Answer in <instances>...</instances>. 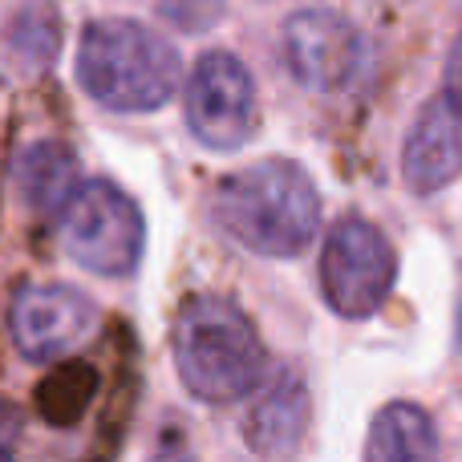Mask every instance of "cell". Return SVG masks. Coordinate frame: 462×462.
Segmentation results:
<instances>
[{
  "label": "cell",
  "mask_w": 462,
  "mask_h": 462,
  "mask_svg": "<svg viewBox=\"0 0 462 462\" xmlns=\"http://www.w3.org/2000/svg\"><path fill=\"white\" fill-rule=\"evenodd\" d=\"M216 224L255 255H300L320 224V195L309 171L288 159H260L227 175L211 195Z\"/></svg>",
  "instance_id": "obj_1"
},
{
  "label": "cell",
  "mask_w": 462,
  "mask_h": 462,
  "mask_svg": "<svg viewBox=\"0 0 462 462\" xmlns=\"http://www.w3.org/2000/svg\"><path fill=\"white\" fill-rule=\"evenodd\" d=\"M175 365L183 385L208 406L239 402L260 385L268 353L247 320V312L227 296H191L175 320Z\"/></svg>",
  "instance_id": "obj_2"
},
{
  "label": "cell",
  "mask_w": 462,
  "mask_h": 462,
  "mask_svg": "<svg viewBox=\"0 0 462 462\" xmlns=\"http://www.w3.org/2000/svg\"><path fill=\"white\" fill-rule=\"evenodd\" d=\"M78 81L106 110L146 114L175 97L183 65L175 49L146 24L126 16H102L81 32Z\"/></svg>",
  "instance_id": "obj_3"
},
{
  "label": "cell",
  "mask_w": 462,
  "mask_h": 462,
  "mask_svg": "<svg viewBox=\"0 0 462 462\" xmlns=\"http://www.w3.org/2000/svg\"><path fill=\"white\" fill-rule=\"evenodd\" d=\"M57 224H61L65 252L97 276H130L143 260L146 219L138 203L110 179L81 183Z\"/></svg>",
  "instance_id": "obj_4"
},
{
  "label": "cell",
  "mask_w": 462,
  "mask_h": 462,
  "mask_svg": "<svg viewBox=\"0 0 462 462\" xmlns=\"http://www.w3.org/2000/svg\"><path fill=\"white\" fill-rule=\"evenodd\" d=\"M398 280V255L369 219H341L320 252V288L333 312L349 320L374 317Z\"/></svg>",
  "instance_id": "obj_5"
},
{
  "label": "cell",
  "mask_w": 462,
  "mask_h": 462,
  "mask_svg": "<svg viewBox=\"0 0 462 462\" xmlns=\"http://www.w3.org/2000/svg\"><path fill=\"white\" fill-rule=\"evenodd\" d=\"M187 126L208 151H239L255 130V86L236 53L211 49L187 78Z\"/></svg>",
  "instance_id": "obj_6"
},
{
  "label": "cell",
  "mask_w": 462,
  "mask_h": 462,
  "mask_svg": "<svg viewBox=\"0 0 462 462\" xmlns=\"http://www.w3.org/2000/svg\"><path fill=\"white\" fill-rule=\"evenodd\" d=\"M284 65L304 89L312 94H341L365 73L369 49L365 37L328 8H304L284 21L280 32Z\"/></svg>",
  "instance_id": "obj_7"
},
{
  "label": "cell",
  "mask_w": 462,
  "mask_h": 462,
  "mask_svg": "<svg viewBox=\"0 0 462 462\" xmlns=\"http://www.w3.org/2000/svg\"><path fill=\"white\" fill-rule=\"evenodd\" d=\"M8 325H13L16 349L29 361L45 365V361L69 357L73 349L89 341L97 312L86 300V292L69 284H29L16 292Z\"/></svg>",
  "instance_id": "obj_8"
},
{
  "label": "cell",
  "mask_w": 462,
  "mask_h": 462,
  "mask_svg": "<svg viewBox=\"0 0 462 462\" xmlns=\"http://www.w3.org/2000/svg\"><path fill=\"white\" fill-rule=\"evenodd\" d=\"M462 171V114L450 97H434L418 114L402 151V175L414 195H434Z\"/></svg>",
  "instance_id": "obj_9"
},
{
  "label": "cell",
  "mask_w": 462,
  "mask_h": 462,
  "mask_svg": "<svg viewBox=\"0 0 462 462\" xmlns=\"http://www.w3.org/2000/svg\"><path fill=\"white\" fill-rule=\"evenodd\" d=\"M78 154L65 143H53V138H41V143L24 146L16 154V191L24 195L37 216H61L65 203L78 195L81 175H78Z\"/></svg>",
  "instance_id": "obj_10"
},
{
  "label": "cell",
  "mask_w": 462,
  "mask_h": 462,
  "mask_svg": "<svg viewBox=\"0 0 462 462\" xmlns=\"http://www.w3.org/2000/svg\"><path fill=\"white\" fill-rule=\"evenodd\" d=\"M309 390L296 374H280L247 414V447L255 455H292L309 430Z\"/></svg>",
  "instance_id": "obj_11"
},
{
  "label": "cell",
  "mask_w": 462,
  "mask_h": 462,
  "mask_svg": "<svg viewBox=\"0 0 462 462\" xmlns=\"http://www.w3.org/2000/svg\"><path fill=\"white\" fill-rule=\"evenodd\" d=\"M434 455H439V434H434V422L422 406H414V402H390L374 418L365 458L406 462V458H434Z\"/></svg>",
  "instance_id": "obj_12"
},
{
  "label": "cell",
  "mask_w": 462,
  "mask_h": 462,
  "mask_svg": "<svg viewBox=\"0 0 462 462\" xmlns=\"http://www.w3.org/2000/svg\"><path fill=\"white\" fill-rule=\"evenodd\" d=\"M57 45H61V21L45 0L16 8L13 24H8V49H13L16 61L29 65V69H45L53 61Z\"/></svg>",
  "instance_id": "obj_13"
},
{
  "label": "cell",
  "mask_w": 462,
  "mask_h": 462,
  "mask_svg": "<svg viewBox=\"0 0 462 462\" xmlns=\"http://www.w3.org/2000/svg\"><path fill=\"white\" fill-rule=\"evenodd\" d=\"M224 5L227 0H159V13L183 32H208L211 24H219Z\"/></svg>",
  "instance_id": "obj_14"
},
{
  "label": "cell",
  "mask_w": 462,
  "mask_h": 462,
  "mask_svg": "<svg viewBox=\"0 0 462 462\" xmlns=\"http://www.w3.org/2000/svg\"><path fill=\"white\" fill-rule=\"evenodd\" d=\"M447 97L455 102V110L462 114V32L450 45V57H447Z\"/></svg>",
  "instance_id": "obj_15"
},
{
  "label": "cell",
  "mask_w": 462,
  "mask_h": 462,
  "mask_svg": "<svg viewBox=\"0 0 462 462\" xmlns=\"http://www.w3.org/2000/svg\"><path fill=\"white\" fill-rule=\"evenodd\" d=\"M16 442H21V418H16L13 406L0 402V458L16 455Z\"/></svg>",
  "instance_id": "obj_16"
},
{
  "label": "cell",
  "mask_w": 462,
  "mask_h": 462,
  "mask_svg": "<svg viewBox=\"0 0 462 462\" xmlns=\"http://www.w3.org/2000/svg\"><path fill=\"white\" fill-rule=\"evenodd\" d=\"M458 337H462V312H458Z\"/></svg>",
  "instance_id": "obj_17"
}]
</instances>
